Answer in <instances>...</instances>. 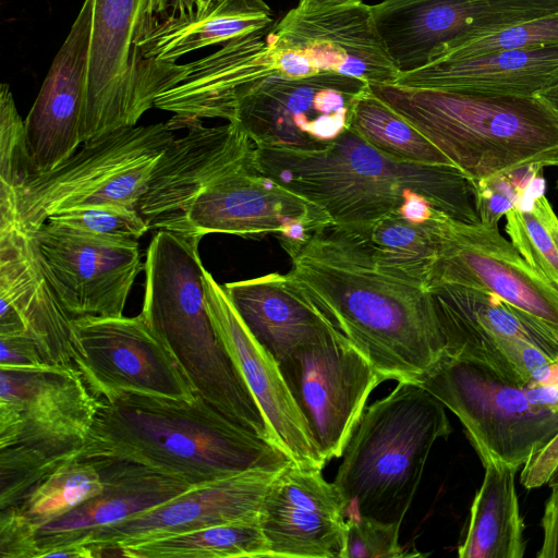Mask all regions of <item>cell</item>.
<instances>
[{
    "label": "cell",
    "instance_id": "cell-1",
    "mask_svg": "<svg viewBox=\"0 0 558 558\" xmlns=\"http://www.w3.org/2000/svg\"><path fill=\"white\" fill-rule=\"evenodd\" d=\"M291 260V281L385 380L418 383L444 355L428 289L380 270L326 227Z\"/></svg>",
    "mask_w": 558,
    "mask_h": 558
},
{
    "label": "cell",
    "instance_id": "cell-2",
    "mask_svg": "<svg viewBox=\"0 0 558 558\" xmlns=\"http://www.w3.org/2000/svg\"><path fill=\"white\" fill-rule=\"evenodd\" d=\"M256 170L320 207L335 225L386 217L478 223L474 183L454 166L398 161L352 130L319 150L257 147Z\"/></svg>",
    "mask_w": 558,
    "mask_h": 558
},
{
    "label": "cell",
    "instance_id": "cell-3",
    "mask_svg": "<svg viewBox=\"0 0 558 558\" xmlns=\"http://www.w3.org/2000/svg\"><path fill=\"white\" fill-rule=\"evenodd\" d=\"M78 457L135 462L191 485L292 463L279 447L198 395L190 401L143 395L98 399Z\"/></svg>",
    "mask_w": 558,
    "mask_h": 558
},
{
    "label": "cell",
    "instance_id": "cell-4",
    "mask_svg": "<svg viewBox=\"0 0 558 558\" xmlns=\"http://www.w3.org/2000/svg\"><path fill=\"white\" fill-rule=\"evenodd\" d=\"M471 180L558 167V119L538 97L369 84Z\"/></svg>",
    "mask_w": 558,
    "mask_h": 558
},
{
    "label": "cell",
    "instance_id": "cell-5",
    "mask_svg": "<svg viewBox=\"0 0 558 558\" xmlns=\"http://www.w3.org/2000/svg\"><path fill=\"white\" fill-rule=\"evenodd\" d=\"M451 432L445 405L418 383L398 381L365 408L333 481L345 518L401 526L432 447Z\"/></svg>",
    "mask_w": 558,
    "mask_h": 558
},
{
    "label": "cell",
    "instance_id": "cell-6",
    "mask_svg": "<svg viewBox=\"0 0 558 558\" xmlns=\"http://www.w3.org/2000/svg\"><path fill=\"white\" fill-rule=\"evenodd\" d=\"M418 384L461 422L482 464L521 466L558 452V381L518 385L444 354Z\"/></svg>",
    "mask_w": 558,
    "mask_h": 558
},
{
    "label": "cell",
    "instance_id": "cell-7",
    "mask_svg": "<svg viewBox=\"0 0 558 558\" xmlns=\"http://www.w3.org/2000/svg\"><path fill=\"white\" fill-rule=\"evenodd\" d=\"M167 123L125 126L83 143L54 169L33 173L16 194L17 222L35 232L74 208L118 205L137 209L149 177L175 138Z\"/></svg>",
    "mask_w": 558,
    "mask_h": 558
},
{
    "label": "cell",
    "instance_id": "cell-8",
    "mask_svg": "<svg viewBox=\"0 0 558 558\" xmlns=\"http://www.w3.org/2000/svg\"><path fill=\"white\" fill-rule=\"evenodd\" d=\"M170 0H93V25L81 120L82 144L136 125L162 92L166 63H149L137 41Z\"/></svg>",
    "mask_w": 558,
    "mask_h": 558
},
{
    "label": "cell",
    "instance_id": "cell-9",
    "mask_svg": "<svg viewBox=\"0 0 558 558\" xmlns=\"http://www.w3.org/2000/svg\"><path fill=\"white\" fill-rule=\"evenodd\" d=\"M447 355L481 364L506 381L558 379V330L530 319L494 293L434 283L428 288Z\"/></svg>",
    "mask_w": 558,
    "mask_h": 558
},
{
    "label": "cell",
    "instance_id": "cell-10",
    "mask_svg": "<svg viewBox=\"0 0 558 558\" xmlns=\"http://www.w3.org/2000/svg\"><path fill=\"white\" fill-rule=\"evenodd\" d=\"M278 365L323 458H340L383 376L332 324Z\"/></svg>",
    "mask_w": 558,
    "mask_h": 558
},
{
    "label": "cell",
    "instance_id": "cell-11",
    "mask_svg": "<svg viewBox=\"0 0 558 558\" xmlns=\"http://www.w3.org/2000/svg\"><path fill=\"white\" fill-rule=\"evenodd\" d=\"M368 85L338 73H274L238 100L230 122L257 147L324 149L350 130L355 104Z\"/></svg>",
    "mask_w": 558,
    "mask_h": 558
},
{
    "label": "cell",
    "instance_id": "cell-12",
    "mask_svg": "<svg viewBox=\"0 0 558 558\" xmlns=\"http://www.w3.org/2000/svg\"><path fill=\"white\" fill-rule=\"evenodd\" d=\"M74 366L101 400L125 395L190 401L196 393L175 356L142 314L72 320Z\"/></svg>",
    "mask_w": 558,
    "mask_h": 558
},
{
    "label": "cell",
    "instance_id": "cell-13",
    "mask_svg": "<svg viewBox=\"0 0 558 558\" xmlns=\"http://www.w3.org/2000/svg\"><path fill=\"white\" fill-rule=\"evenodd\" d=\"M265 39L276 73L287 77L338 73L368 84H393L400 74L363 2L316 10L295 7Z\"/></svg>",
    "mask_w": 558,
    "mask_h": 558
},
{
    "label": "cell",
    "instance_id": "cell-14",
    "mask_svg": "<svg viewBox=\"0 0 558 558\" xmlns=\"http://www.w3.org/2000/svg\"><path fill=\"white\" fill-rule=\"evenodd\" d=\"M330 223L320 207L252 167L223 177L203 192L175 233L199 241L210 233L272 234L291 258Z\"/></svg>",
    "mask_w": 558,
    "mask_h": 558
},
{
    "label": "cell",
    "instance_id": "cell-15",
    "mask_svg": "<svg viewBox=\"0 0 558 558\" xmlns=\"http://www.w3.org/2000/svg\"><path fill=\"white\" fill-rule=\"evenodd\" d=\"M32 234L45 274L72 318L123 316L144 267L137 240L97 235L49 220Z\"/></svg>",
    "mask_w": 558,
    "mask_h": 558
},
{
    "label": "cell",
    "instance_id": "cell-16",
    "mask_svg": "<svg viewBox=\"0 0 558 558\" xmlns=\"http://www.w3.org/2000/svg\"><path fill=\"white\" fill-rule=\"evenodd\" d=\"M434 283L494 293L525 317L558 330V288L522 257L498 227L444 220L429 287Z\"/></svg>",
    "mask_w": 558,
    "mask_h": 558
},
{
    "label": "cell",
    "instance_id": "cell-17",
    "mask_svg": "<svg viewBox=\"0 0 558 558\" xmlns=\"http://www.w3.org/2000/svg\"><path fill=\"white\" fill-rule=\"evenodd\" d=\"M97 408L98 399L75 366L0 367V448L81 450Z\"/></svg>",
    "mask_w": 558,
    "mask_h": 558
},
{
    "label": "cell",
    "instance_id": "cell-18",
    "mask_svg": "<svg viewBox=\"0 0 558 558\" xmlns=\"http://www.w3.org/2000/svg\"><path fill=\"white\" fill-rule=\"evenodd\" d=\"M187 128L158 159L137 211L151 230L175 232L194 201L233 172L255 167V144L236 124L204 126L201 120L171 122Z\"/></svg>",
    "mask_w": 558,
    "mask_h": 558
},
{
    "label": "cell",
    "instance_id": "cell-19",
    "mask_svg": "<svg viewBox=\"0 0 558 558\" xmlns=\"http://www.w3.org/2000/svg\"><path fill=\"white\" fill-rule=\"evenodd\" d=\"M369 9L388 56L402 74L463 40L517 23L521 4L520 0H381Z\"/></svg>",
    "mask_w": 558,
    "mask_h": 558
},
{
    "label": "cell",
    "instance_id": "cell-20",
    "mask_svg": "<svg viewBox=\"0 0 558 558\" xmlns=\"http://www.w3.org/2000/svg\"><path fill=\"white\" fill-rule=\"evenodd\" d=\"M281 470H250L193 485L153 509L99 529L84 545L94 557L113 556L117 549L132 544L214 525L259 521L265 495Z\"/></svg>",
    "mask_w": 558,
    "mask_h": 558
},
{
    "label": "cell",
    "instance_id": "cell-21",
    "mask_svg": "<svg viewBox=\"0 0 558 558\" xmlns=\"http://www.w3.org/2000/svg\"><path fill=\"white\" fill-rule=\"evenodd\" d=\"M345 504L322 470L293 462L271 482L259 515L270 557L341 558Z\"/></svg>",
    "mask_w": 558,
    "mask_h": 558
},
{
    "label": "cell",
    "instance_id": "cell-22",
    "mask_svg": "<svg viewBox=\"0 0 558 558\" xmlns=\"http://www.w3.org/2000/svg\"><path fill=\"white\" fill-rule=\"evenodd\" d=\"M203 279L213 324L259 404L279 447L294 464L323 470L327 462L286 385L277 361L253 337L223 286L206 268Z\"/></svg>",
    "mask_w": 558,
    "mask_h": 558
},
{
    "label": "cell",
    "instance_id": "cell-23",
    "mask_svg": "<svg viewBox=\"0 0 558 558\" xmlns=\"http://www.w3.org/2000/svg\"><path fill=\"white\" fill-rule=\"evenodd\" d=\"M72 320L45 274L33 234L16 219L0 220V331H23L47 364L74 366Z\"/></svg>",
    "mask_w": 558,
    "mask_h": 558
},
{
    "label": "cell",
    "instance_id": "cell-24",
    "mask_svg": "<svg viewBox=\"0 0 558 558\" xmlns=\"http://www.w3.org/2000/svg\"><path fill=\"white\" fill-rule=\"evenodd\" d=\"M265 31L230 40L189 63L170 64L165 89L154 107L174 113L173 122L220 118L231 121L238 100L276 73Z\"/></svg>",
    "mask_w": 558,
    "mask_h": 558
},
{
    "label": "cell",
    "instance_id": "cell-25",
    "mask_svg": "<svg viewBox=\"0 0 558 558\" xmlns=\"http://www.w3.org/2000/svg\"><path fill=\"white\" fill-rule=\"evenodd\" d=\"M92 25L93 0H84L24 120L33 173L54 169L82 145Z\"/></svg>",
    "mask_w": 558,
    "mask_h": 558
},
{
    "label": "cell",
    "instance_id": "cell-26",
    "mask_svg": "<svg viewBox=\"0 0 558 558\" xmlns=\"http://www.w3.org/2000/svg\"><path fill=\"white\" fill-rule=\"evenodd\" d=\"M97 460L101 468L102 490L37 530V558L46 557L54 548L84 545L99 529L153 509L193 486L135 462Z\"/></svg>",
    "mask_w": 558,
    "mask_h": 558
},
{
    "label": "cell",
    "instance_id": "cell-27",
    "mask_svg": "<svg viewBox=\"0 0 558 558\" xmlns=\"http://www.w3.org/2000/svg\"><path fill=\"white\" fill-rule=\"evenodd\" d=\"M393 84L463 93L535 97L558 84V46L439 59L398 76Z\"/></svg>",
    "mask_w": 558,
    "mask_h": 558
},
{
    "label": "cell",
    "instance_id": "cell-28",
    "mask_svg": "<svg viewBox=\"0 0 558 558\" xmlns=\"http://www.w3.org/2000/svg\"><path fill=\"white\" fill-rule=\"evenodd\" d=\"M223 288L250 332L277 363L332 324L287 274L271 272Z\"/></svg>",
    "mask_w": 558,
    "mask_h": 558
},
{
    "label": "cell",
    "instance_id": "cell-29",
    "mask_svg": "<svg viewBox=\"0 0 558 558\" xmlns=\"http://www.w3.org/2000/svg\"><path fill=\"white\" fill-rule=\"evenodd\" d=\"M271 22V10L264 0H213L199 9L154 15L137 47L149 63H171L198 49L265 31Z\"/></svg>",
    "mask_w": 558,
    "mask_h": 558
},
{
    "label": "cell",
    "instance_id": "cell-30",
    "mask_svg": "<svg viewBox=\"0 0 558 558\" xmlns=\"http://www.w3.org/2000/svg\"><path fill=\"white\" fill-rule=\"evenodd\" d=\"M444 217L429 223H415L401 217H386L356 225L326 226L380 270L428 289L438 252Z\"/></svg>",
    "mask_w": 558,
    "mask_h": 558
},
{
    "label": "cell",
    "instance_id": "cell-31",
    "mask_svg": "<svg viewBox=\"0 0 558 558\" xmlns=\"http://www.w3.org/2000/svg\"><path fill=\"white\" fill-rule=\"evenodd\" d=\"M484 478L470 509L460 558H522L524 521L515 489L518 468L500 461L483 464Z\"/></svg>",
    "mask_w": 558,
    "mask_h": 558
},
{
    "label": "cell",
    "instance_id": "cell-32",
    "mask_svg": "<svg viewBox=\"0 0 558 558\" xmlns=\"http://www.w3.org/2000/svg\"><path fill=\"white\" fill-rule=\"evenodd\" d=\"M113 556L128 558L270 557L259 521L214 525L187 533L123 546Z\"/></svg>",
    "mask_w": 558,
    "mask_h": 558
},
{
    "label": "cell",
    "instance_id": "cell-33",
    "mask_svg": "<svg viewBox=\"0 0 558 558\" xmlns=\"http://www.w3.org/2000/svg\"><path fill=\"white\" fill-rule=\"evenodd\" d=\"M350 130L398 161L454 166L416 128L377 98L369 87L355 104Z\"/></svg>",
    "mask_w": 558,
    "mask_h": 558
},
{
    "label": "cell",
    "instance_id": "cell-34",
    "mask_svg": "<svg viewBox=\"0 0 558 558\" xmlns=\"http://www.w3.org/2000/svg\"><path fill=\"white\" fill-rule=\"evenodd\" d=\"M102 488L100 462L77 456L43 478L19 504L11 507L37 533L40 526L97 496Z\"/></svg>",
    "mask_w": 558,
    "mask_h": 558
},
{
    "label": "cell",
    "instance_id": "cell-35",
    "mask_svg": "<svg viewBox=\"0 0 558 558\" xmlns=\"http://www.w3.org/2000/svg\"><path fill=\"white\" fill-rule=\"evenodd\" d=\"M544 190L541 175L506 214L505 230L522 257L558 288V217Z\"/></svg>",
    "mask_w": 558,
    "mask_h": 558
},
{
    "label": "cell",
    "instance_id": "cell-36",
    "mask_svg": "<svg viewBox=\"0 0 558 558\" xmlns=\"http://www.w3.org/2000/svg\"><path fill=\"white\" fill-rule=\"evenodd\" d=\"M557 46L558 13H555L463 40L434 60L462 59L501 50Z\"/></svg>",
    "mask_w": 558,
    "mask_h": 558
},
{
    "label": "cell",
    "instance_id": "cell-37",
    "mask_svg": "<svg viewBox=\"0 0 558 558\" xmlns=\"http://www.w3.org/2000/svg\"><path fill=\"white\" fill-rule=\"evenodd\" d=\"M33 174L25 123L5 83L0 86V193L15 195Z\"/></svg>",
    "mask_w": 558,
    "mask_h": 558
},
{
    "label": "cell",
    "instance_id": "cell-38",
    "mask_svg": "<svg viewBox=\"0 0 558 558\" xmlns=\"http://www.w3.org/2000/svg\"><path fill=\"white\" fill-rule=\"evenodd\" d=\"M542 170L541 166H526L473 181L480 223L498 227L500 219L525 197Z\"/></svg>",
    "mask_w": 558,
    "mask_h": 558
},
{
    "label": "cell",
    "instance_id": "cell-39",
    "mask_svg": "<svg viewBox=\"0 0 558 558\" xmlns=\"http://www.w3.org/2000/svg\"><path fill=\"white\" fill-rule=\"evenodd\" d=\"M48 220L97 235L135 240L150 230L137 209L118 205L74 208L53 215Z\"/></svg>",
    "mask_w": 558,
    "mask_h": 558
},
{
    "label": "cell",
    "instance_id": "cell-40",
    "mask_svg": "<svg viewBox=\"0 0 558 558\" xmlns=\"http://www.w3.org/2000/svg\"><path fill=\"white\" fill-rule=\"evenodd\" d=\"M400 525L367 517L345 520L341 558H398L407 556L399 544Z\"/></svg>",
    "mask_w": 558,
    "mask_h": 558
},
{
    "label": "cell",
    "instance_id": "cell-41",
    "mask_svg": "<svg viewBox=\"0 0 558 558\" xmlns=\"http://www.w3.org/2000/svg\"><path fill=\"white\" fill-rule=\"evenodd\" d=\"M36 529L15 509L0 510V558H37Z\"/></svg>",
    "mask_w": 558,
    "mask_h": 558
},
{
    "label": "cell",
    "instance_id": "cell-42",
    "mask_svg": "<svg viewBox=\"0 0 558 558\" xmlns=\"http://www.w3.org/2000/svg\"><path fill=\"white\" fill-rule=\"evenodd\" d=\"M0 367L47 364L36 341L23 331H0Z\"/></svg>",
    "mask_w": 558,
    "mask_h": 558
},
{
    "label": "cell",
    "instance_id": "cell-43",
    "mask_svg": "<svg viewBox=\"0 0 558 558\" xmlns=\"http://www.w3.org/2000/svg\"><path fill=\"white\" fill-rule=\"evenodd\" d=\"M549 488L542 517L543 543L537 558H558V485Z\"/></svg>",
    "mask_w": 558,
    "mask_h": 558
},
{
    "label": "cell",
    "instance_id": "cell-44",
    "mask_svg": "<svg viewBox=\"0 0 558 558\" xmlns=\"http://www.w3.org/2000/svg\"><path fill=\"white\" fill-rule=\"evenodd\" d=\"M362 2V0H299L296 7L304 10H316L360 4Z\"/></svg>",
    "mask_w": 558,
    "mask_h": 558
},
{
    "label": "cell",
    "instance_id": "cell-45",
    "mask_svg": "<svg viewBox=\"0 0 558 558\" xmlns=\"http://www.w3.org/2000/svg\"><path fill=\"white\" fill-rule=\"evenodd\" d=\"M538 97L558 119V84L539 93Z\"/></svg>",
    "mask_w": 558,
    "mask_h": 558
},
{
    "label": "cell",
    "instance_id": "cell-46",
    "mask_svg": "<svg viewBox=\"0 0 558 558\" xmlns=\"http://www.w3.org/2000/svg\"><path fill=\"white\" fill-rule=\"evenodd\" d=\"M207 4L206 0H170V9L168 11L199 9Z\"/></svg>",
    "mask_w": 558,
    "mask_h": 558
},
{
    "label": "cell",
    "instance_id": "cell-47",
    "mask_svg": "<svg viewBox=\"0 0 558 558\" xmlns=\"http://www.w3.org/2000/svg\"><path fill=\"white\" fill-rule=\"evenodd\" d=\"M547 485L549 487L554 486V485H558V466L556 468V470L554 471L553 475L550 476Z\"/></svg>",
    "mask_w": 558,
    "mask_h": 558
},
{
    "label": "cell",
    "instance_id": "cell-48",
    "mask_svg": "<svg viewBox=\"0 0 558 558\" xmlns=\"http://www.w3.org/2000/svg\"><path fill=\"white\" fill-rule=\"evenodd\" d=\"M206 1H207V3H209V2H211L213 0H206Z\"/></svg>",
    "mask_w": 558,
    "mask_h": 558
},
{
    "label": "cell",
    "instance_id": "cell-49",
    "mask_svg": "<svg viewBox=\"0 0 558 558\" xmlns=\"http://www.w3.org/2000/svg\"><path fill=\"white\" fill-rule=\"evenodd\" d=\"M557 187H558V180H557Z\"/></svg>",
    "mask_w": 558,
    "mask_h": 558
}]
</instances>
